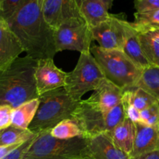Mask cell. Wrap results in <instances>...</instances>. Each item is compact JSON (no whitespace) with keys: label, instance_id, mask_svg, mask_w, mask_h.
<instances>
[{"label":"cell","instance_id":"cell-10","mask_svg":"<svg viewBox=\"0 0 159 159\" xmlns=\"http://www.w3.org/2000/svg\"><path fill=\"white\" fill-rule=\"evenodd\" d=\"M66 72L58 68L53 58L38 59L34 70L36 90L39 96L64 87Z\"/></svg>","mask_w":159,"mask_h":159},{"label":"cell","instance_id":"cell-32","mask_svg":"<svg viewBox=\"0 0 159 159\" xmlns=\"http://www.w3.org/2000/svg\"><path fill=\"white\" fill-rule=\"evenodd\" d=\"M101 1L104 2L109 8H111V6H112V3H113L114 0H101ZM81 2H82V0H81Z\"/></svg>","mask_w":159,"mask_h":159},{"label":"cell","instance_id":"cell-7","mask_svg":"<svg viewBox=\"0 0 159 159\" xmlns=\"http://www.w3.org/2000/svg\"><path fill=\"white\" fill-rule=\"evenodd\" d=\"M104 79L91 53H82L74 69L66 73L64 89L73 100L78 102L86 93L95 91Z\"/></svg>","mask_w":159,"mask_h":159},{"label":"cell","instance_id":"cell-26","mask_svg":"<svg viewBox=\"0 0 159 159\" xmlns=\"http://www.w3.org/2000/svg\"><path fill=\"white\" fill-rule=\"evenodd\" d=\"M27 0H1L0 15L8 20Z\"/></svg>","mask_w":159,"mask_h":159},{"label":"cell","instance_id":"cell-25","mask_svg":"<svg viewBox=\"0 0 159 159\" xmlns=\"http://www.w3.org/2000/svg\"><path fill=\"white\" fill-rule=\"evenodd\" d=\"M50 134L54 138L62 140L83 137L80 127L71 118L64 120L59 123L51 130H50Z\"/></svg>","mask_w":159,"mask_h":159},{"label":"cell","instance_id":"cell-11","mask_svg":"<svg viewBox=\"0 0 159 159\" xmlns=\"http://www.w3.org/2000/svg\"><path fill=\"white\" fill-rule=\"evenodd\" d=\"M80 3L81 0H41L44 18L53 30L68 19L81 17Z\"/></svg>","mask_w":159,"mask_h":159},{"label":"cell","instance_id":"cell-18","mask_svg":"<svg viewBox=\"0 0 159 159\" xmlns=\"http://www.w3.org/2000/svg\"><path fill=\"white\" fill-rule=\"evenodd\" d=\"M135 132L134 123L126 117V119L115 127L108 134L115 145L129 155L132 150Z\"/></svg>","mask_w":159,"mask_h":159},{"label":"cell","instance_id":"cell-15","mask_svg":"<svg viewBox=\"0 0 159 159\" xmlns=\"http://www.w3.org/2000/svg\"><path fill=\"white\" fill-rule=\"evenodd\" d=\"M94 92L92 95L104 113H108L121 103L123 90L107 79H104Z\"/></svg>","mask_w":159,"mask_h":159},{"label":"cell","instance_id":"cell-17","mask_svg":"<svg viewBox=\"0 0 159 159\" xmlns=\"http://www.w3.org/2000/svg\"><path fill=\"white\" fill-rule=\"evenodd\" d=\"M123 51L141 70L151 65L147 60L142 51L139 33L134 29L132 23L129 22H128L126 26V37H125Z\"/></svg>","mask_w":159,"mask_h":159},{"label":"cell","instance_id":"cell-12","mask_svg":"<svg viewBox=\"0 0 159 159\" xmlns=\"http://www.w3.org/2000/svg\"><path fill=\"white\" fill-rule=\"evenodd\" d=\"M135 138L130 158L159 150V125L147 126L142 123H134Z\"/></svg>","mask_w":159,"mask_h":159},{"label":"cell","instance_id":"cell-24","mask_svg":"<svg viewBox=\"0 0 159 159\" xmlns=\"http://www.w3.org/2000/svg\"><path fill=\"white\" fill-rule=\"evenodd\" d=\"M37 135L29 130H23L10 126L7 128L0 130V147L23 144Z\"/></svg>","mask_w":159,"mask_h":159},{"label":"cell","instance_id":"cell-21","mask_svg":"<svg viewBox=\"0 0 159 159\" xmlns=\"http://www.w3.org/2000/svg\"><path fill=\"white\" fill-rule=\"evenodd\" d=\"M142 51L151 65L159 67V30L139 34Z\"/></svg>","mask_w":159,"mask_h":159},{"label":"cell","instance_id":"cell-31","mask_svg":"<svg viewBox=\"0 0 159 159\" xmlns=\"http://www.w3.org/2000/svg\"><path fill=\"white\" fill-rule=\"evenodd\" d=\"M131 159H159V150L144 154L135 158H131Z\"/></svg>","mask_w":159,"mask_h":159},{"label":"cell","instance_id":"cell-3","mask_svg":"<svg viewBox=\"0 0 159 159\" xmlns=\"http://www.w3.org/2000/svg\"><path fill=\"white\" fill-rule=\"evenodd\" d=\"M73 119L82 132L83 137L91 138L104 133H111L126 119L122 103L108 113L101 111L93 95L79 101L72 114Z\"/></svg>","mask_w":159,"mask_h":159},{"label":"cell","instance_id":"cell-23","mask_svg":"<svg viewBox=\"0 0 159 159\" xmlns=\"http://www.w3.org/2000/svg\"><path fill=\"white\" fill-rule=\"evenodd\" d=\"M132 25L139 34L159 30V9L136 12Z\"/></svg>","mask_w":159,"mask_h":159},{"label":"cell","instance_id":"cell-27","mask_svg":"<svg viewBox=\"0 0 159 159\" xmlns=\"http://www.w3.org/2000/svg\"><path fill=\"white\" fill-rule=\"evenodd\" d=\"M12 110L9 106L0 104V130L11 126Z\"/></svg>","mask_w":159,"mask_h":159},{"label":"cell","instance_id":"cell-22","mask_svg":"<svg viewBox=\"0 0 159 159\" xmlns=\"http://www.w3.org/2000/svg\"><path fill=\"white\" fill-rule=\"evenodd\" d=\"M136 86L146 91L159 102V67L150 65L142 69Z\"/></svg>","mask_w":159,"mask_h":159},{"label":"cell","instance_id":"cell-28","mask_svg":"<svg viewBox=\"0 0 159 159\" xmlns=\"http://www.w3.org/2000/svg\"><path fill=\"white\" fill-rule=\"evenodd\" d=\"M137 12H147L159 9V0H134Z\"/></svg>","mask_w":159,"mask_h":159},{"label":"cell","instance_id":"cell-9","mask_svg":"<svg viewBox=\"0 0 159 159\" xmlns=\"http://www.w3.org/2000/svg\"><path fill=\"white\" fill-rule=\"evenodd\" d=\"M127 23L123 16L111 14L108 20L92 28L93 39L103 49L123 51Z\"/></svg>","mask_w":159,"mask_h":159},{"label":"cell","instance_id":"cell-2","mask_svg":"<svg viewBox=\"0 0 159 159\" xmlns=\"http://www.w3.org/2000/svg\"><path fill=\"white\" fill-rule=\"evenodd\" d=\"M37 59L19 57L0 69V104L16 108L31 99L38 98L34 81Z\"/></svg>","mask_w":159,"mask_h":159},{"label":"cell","instance_id":"cell-30","mask_svg":"<svg viewBox=\"0 0 159 159\" xmlns=\"http://www.w3.org/2000/svg\"><path fill=\"white\" fill-rule=\"evenodd\" d=\"M20 144H13V145H9V146H2L0 147V159H3L5 157L7 156L9 153L17 149V148L20 147L21 145Z\"/></svg>","mask_w":159,"mask_h":159},{"label":"cell","instance_id":"cell-29","mask_svg":"<svg viewBox=\"0 0 159 159\" xmlns=\"http://www.w3.org/2000/svg\"><path fill=\"white\" fill-rule=\"evenodd\" d=\"M121 103L123 105L126 118L129 119L133 123L140 122V111L138 110H137L133 106L130 105L129 103H126V102H121Z\"/></svg>","mask_w":159,"mask_h":159},{"label":"cell","instance_id":"cell-16","mask_svg":"<svg viewBox=\"0 0 159 159\" xmlns=\"http://www.w3.org/2000/svg\"><path fill=\"white\" fill-rule=\"evenodd\" d=\"M110 8L101 0H82L80 7V16L90 28L108 20Z\"/></svg>","mask_w":159,"mask_h":159},{"label":"cell","instance_id":"cell-6","mask_svg":"<svg viewBox=\"0 0 159 159\" xmlns=\"http://www.w3.org/2000/svg\"><path fill=\"white\" fill-rule=\"evenodd\" d=\"M106 79L123 90L137 85L142 70L121 50H105L98 45L90 48Z\"/></svg>","mask_w":159,"mask_h":159},{"label":"cell","instance_id":"cell-13","mask_svg":"<svg viewBox=\"0 0 159 159\" xmlns=\"http://www.w3.org/2000/svg\"><path fill=\"white\" fill-rule=\"evenodd\" d=\"M23 51L21 43L0 15V69L12 63Z\"/></svg>","mask_w":159,"mask_h":159},{"label":"cell","instance_id":"cell-4","mask_svg":"<svg viewBox=\"0 0 159 159\" xmlns=\"http://www.w3.org/2000/svg\"><path fill=\"white\" fill-rule=\"evenodd\" d=\"M39 107L28 130L35 134L51 130L64 120L71 118L79 101L70 97L64 87L39 96Z\"/></svg>","mask_w":159,"mask_h":159},{"label":"cell","instance_id":"cell-20","mask_svg":"<svg viewBox=\"0 0 159 159\" xmlns=\"http://www.w3.org/2000/svg\"><path fill=\"white\" fill-rule=\"evenodd\" d=\"M121 102L133 106L140 112L157 102H159L151 95L137 86L123 90Z\"/></svg>","mask_w":159,"mask_h":159},{"label":"cell","instance_id":"cell-8","mask_svg":"<svg viewBox=\"0 0 159 159\" xmlns=\"http://www.w3.org/2000/svg\"><path fill=\"white\" fill-rule=\"evenodd\" d=\"M93 40L91 28L81 17L68 19L54 30L57 53L62 51H75L80 54L90 52Z\"/></svg>","mask_w":159,"mask_h":159},{"label":"cell","instance_id":"cell-33","mask_svg":"<svg viewBox=\"0 0 159 159\" xmlns=\"http://www.w3.org/2000/svg\"><path fill=\"white\" fill-rule=\"evenodd\" d=\"M0 9H1V0H0Z\"/></svg>","mask_w":159,"mask_h":159},{"label":"cell","instance_id":"cell-5","mask_svg":"<svg viewBox=\"0 0 159 159\" xmlns=\"http://www.w3.org/2000/svg\"><path fill=\"white\" fill-rule=\"evenodd\" d=\"M23 159H89L87 138L58 139L45 130L34 138Z\"/></svg>","mask_w":159,"mask_h":159},{"label":"cell","instance_id":"cell-1","mask_svg":"<svg viewBox=\"0 0 159 159\" xmlns=\"http://www.w3.org/2000/svg\"><path fill=\"white\" fill-rule=\"evenodd\" d=\"M6 21L26 55L37 60L54 57V30L44 18L41 0H27Z\"/></svg>","mask_w":159,"mask_h":159},{"label":"cell","instance_id":"cell-19","mask_svg":"<svg viewBox=\"0 0 159 159\" xmlns=\"http://www.w3.org/2000/svg\"><path fill=\"white\" fill-rule=\"evenodd\" d=\"M39 103L40 101L38 97L26 101L14 108L12 112L11 126L23 130H28L35 116Z\"/></svg>","mask_w":159,"mask_h":159},{"label":"cell","instance_id":"cell-14","mask_svg":"<svg viewBox=\"0 0 159 159\" xmlns=\"http://www.w3.org/2000/svg\"><path fill=\"white\" fill-rule=\"evenodd\" d=\"M87 155L89 159H131L115 145L108 133L87 139Z\"/></svg>","mask_w":159,"mask_h":159}]
</instances>
